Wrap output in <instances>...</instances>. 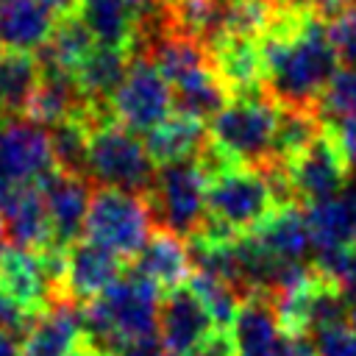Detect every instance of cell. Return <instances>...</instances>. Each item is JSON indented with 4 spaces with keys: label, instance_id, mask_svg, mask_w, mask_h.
Instances as JSON below:
<instances>
[{
    "label": "cell",
    "instance_id": "1",
    "mask_svg": "<svg viewBox=\"0 0 356 356\" xmlns=\"http://www.w3.org/2000/svg\"><path fill=\"white\" fill-rule=\"evenodd\" d=\"M264 92L281 108H317L337 75L339 56L320 11L281 3L259 39Z\"/></svg>",
    "mask_w": 356,
    "mask_h": 356
},
{
    "label": "cell",
    "instance_id": "2",
    "mask_svg": "<svg viewBox=\"0 0 356 356\" xmlns=\"http://www.w3.org/2000/svg\"><path fill=\"white\" fill-rule=\"evenodd\" d=\"M145 53L167 78L172 89L175 111L206 120V117H214L231 100L214 72L211 53L203 42L161 28L147 39Z\"/></svg>",
    "mask_w": 356,
    "mask_h": 356
},
{
    "label": "cell",
    "instance_id": "3",
    "mask_svg": "<svg viewBox=\"0 0 356 356\" xmlns=\"http://www.w3.org/2000/svg\"><path fill=\"white\" fill-rule=\"evenodd\" d=\"M281 120V106L267 95H242L231 97L209 125V142L231 164L264 167L273 159L275 131Z\"/></svg>",
    "mask_w": 356,
    "mask_h": 356
},
{
    "label": "cell",
    "instance_id": "4",
    "mask_svg": "<svg viewBox=\"0 0 356 356\" xmlns=\"http://www.w3.org/2000/svg\"><path fill=\"white\" fill-rule=\"evenodd\" d=\"M156 164L145 147L128 131L120 125L108 111H103L89 131V153H86V175L95 186H111L125 192L145 195L153 186Z\"/></svg>",
    "mask_w": 356,
    "mask_h": 356
},
{
    "label": "cell",
    "instance_id": "5",
    "mask_svg": "<svg viewBox=\"0 0 356 356\" xmlns=\"http://www.w3.org/2000/svg\"><path fill=\"white\" fill-rule=\"evenodd\" d=\"M156 228L150 203L139 192L95 186L86 211V236L106 250L117 253L122 261H134Z\"/></svg>",
    "mask_w": 356,
    "mask_h": 356
},
{
    "label": "cell",
    "instance_id": "6",
    "mask_svg": "<svg viewBox=\"0 0 356 356\" xmlns=\"http://www.w3.org/2000/svg\"><path fill=\"white\" fill-rule=\"evenodd\" d=\"M273 209L278 206L261 167L225 164L209 178L206 217L236 236L256 231Z\"/></svg>",
    "mask_w": 356,
    "mask_h": 356
},
{
    "label": "cell",
    "instance_id": "7",
    "mask_svg": "<svg viewBox=\"0 0 356 356\" xmlns=\"http://www.w3.org/2000/svg\"><path fill=\"white\" fill-rule=\"evenodd\" d=\"M206 192L209 172L200 167L197 159H186L159 167L153 186L145 192V197L150 203L156 225L189 239L206 220Z\"/></svg>",
    "mask_w": 356,
    "mask_h": 356
},
{
    "label": "cell",
    "instance_id": "8",
    "mask_svg": "<svg viewBox=\"0 0 356 356\" xmlns=\"http://www.w3.org/2000/svg\"><path fill=\"white\" fill-rule=\"evenodd\" d=\"M108 114L125 125L128 131H153L156 125H161L172 108V89L167 83V78L159 72V67L153 64V58L139 50L122 78V83L114 89V95L108 97Z\"/></svg>",
    "mask_w": 356,
    "mask_h": 356
},
{
    "label": "cell",
    "instance_id": "9",
    "mask_svg": "<svg viewBox=\"0 0 356 356\" xmlns=\"http://www.w3.org/2000/svg\"><path fill=\"white\" fill-rule=\"evenodd\" d=\"M56 170L50 131L28 117L0 120V189L42 184Z\"/></svg>",
    "mask_w": 356,
    "mask_h": 356
},
{
    "label": "cell",
    "instance_id": "10",
    "mask_svg": "<svg viewBox=\"0 0 356 356\" xmlns=\"http://www.w3.org/2000/svg\"><path fill=\"white\" fill-rule=\"evenodd\" d=\"M284 167H286L289 184L303 206L334 197L350 181V164L328 125L303 153L284 161Z\"/></svg>",
    "mask_w": 356,
    "mask_h": 356
},
{
    "label": "cell",
    "instance_id": "11",
    "mask_svg": "<svg viewBox=\"0 0 356 356\" xmlns=\"http://www.w3.org/2000/svg\"><path fill=\"white\" fill-rule=\"evenodd\" d=\"M0 292L28 317H39L58 303L42 250L0 245Z\"/></svg>",
    "mask_w": 356,
    "mask_h": 356
},
{
    "label": "cell",
    "instance_id": "12",
    "mask_svg": "<svg viewBox=\"0 0 356 356\" xmlns=\"http://www.w3.org/2000/svg\"><path fill=\"white\" fill-rule=\"evenodd\" d=\"M125 267H128V261H122L117 253L106 250L103 245H97L92 239H78L75 245L67 248L61 300L83 306V303L100 298L125 273Z\"/></svg>",
    "mask_w": 356,
    "mask_h": 356
},
{
    "label": "cell",
    "instance_id": "13",
    "mask_svg": "<svg viewBox=\"0 0 356 356\" xmlns=\"http://www.w3.org/2000/svg\"><path fill=\"white\" fill-rule=\"evenodd\" d=\"M217 331L209 309L192 286L170 289L159 309V337L172 356H195Z\"/></svg>",
    "mask_w": 356,
    "mask_h": 356
},
{
    "label": "cell",
    "instance_id": "14",
    "mask_svg": "<svg viewBox=\"0 0 356 356\" xmlns=\"http://www.w3.org/2000/svg\"><path fill=\"white\" fill-rule=\"evenodd\" d=\"M0 225L6 245L44 250L53 245L50 214L44 206L42 186H11L0 189Z\"/></svg>",
    "mask_w": 356,
    "mask_h": 356
},
{
    "label": "cell",
    "instance_id": "15",
    "mask_svg": "<svg viewBox=\"0 0 356 356\" xmlns=\"http://www.w3.org/2000/svg\"><path fill=\"white\" fill-rule=\"evenodd\" d=\"M39 186H42L44 206L50 214L53 245H58V248L75 245L86 225V211H89L95 184L83 175H70V172L53 170Z\"/></svg>",
    "mask_w": 356,
    "mask_h": 356
},
{
    "label": "cell",
    "instance_id": "16",
    "mask_svg": "<svg viewBox=\"0 0 356 356\" xmlns=\"http://www.w3.org/2000/svg\"><path fill=\"white\" fill-rule=\"evenodd\" d=\"M209 53H211L214 72L225 86L228 97L264 92V64H261L259 42L220 33L209 44Z\"/></svg>",
    "mask_w": 356,
    "mask_h": 356
},
{
    "label": "cell",
    "instance_id": "17",
    "mask_svg": "<svg viewBox=\"0 0 356 356\" xmlns=\"http://www.w3.org/2000/svg\"><path fill=\"white\" fill-rule=\"evenodd\" d=\"M136 273H142L147 281H153L159 289H178L192 278V256L184 236H178L170 228L156 225L139 256L128 264Z\"/></svg>",
    "mask_w": 356,
    "mask_h": 356
},
{
    "label": "cell",
    "instance_id": "18",
    "mask_svg": "<svg viewBox=\"0 0 356 356\" xmlns=\"http://www.w3.org/2000/svg\"><path fill=\"white\" fill-rule=\"evenodd\" d=\"M75 14L89 28L97 44L134 53L145 47V28L128 0H78Z\"/></svg>",
    "mask_w": 356,
    "mask_h": 356
},
{
    "label": "cell",
    "instance_id": "19",
    "mask_svg": "<svg viewBox=\"0 0 356 356\" xmlns=\"http://www.w3.org/2000/svg\"><path fill=\"white\" fill-rule=\"evenodd\" d=\"M81 337V306L61 300L31 323L22 337V356H78Z\"/></svg>",
    "mask_w": 356,
    "mask_h": 356
},
{
    "label": "cell",
    "instance_id": "20",
    "mask_svg": "<svg viewBox=\"0 0 356 356\" xmlns=\"http://www.w3.org/2000/svg\"><path fill=\"white\" fill-rule=\"evenodd\" d=\"M284 339L275 306L267 295H250L239 303L231 323V342L236 356H275Z\"/></svg>",
    "mask_w": 356,
    "mask_h": 356
},
{
    "label": "cell",
    "instance_id": "21",
    "mask_svg": "<svg viewBox=\"0 0 356 356\" xmlns=\"http://www.w3.org/2000/svg\"><path fill=\"white\" fill-rule=\"evenodd\" d=\"M206 145H209L206 122L200 117H192L184 111H172L161 125H156L145 136V147L156 167L197 159Z\"/></svg>",
    "mask_w": 356,
    "mask_h": 356
},
{
    "label": "cell",
    "instance_id": "22",
    "mask_svg": "<svg viewBox=\"0 0 356 356\" xmlns=\"http://www.w3.org/2000/svg\"><path fill=\"white\" fill-rule=\"evenodd\" d=\"M250 234L281 261H303V256L314 248L306 220V206L300 203L273 209L264 217V222Z\"/></svg>",
    "mask_w": 356,
    "mask_h": 356
},
{
    "label": "cell",
    "instance_id": "23",
    "mask_svg": "<svg viewBox=\"0 0 356 356\" xmlns=\"http://www.w3.org/2000/svg\"><path fill=\"white\" fill-rule=\"evenodd\" d=\"M134 50H122V47H108V44H95V50L86 56V61L78 67L75 86L83 95V100L106 106L108 97L114 95V89L122 83L131 61H134Z\"/></svg>",
    "mask_w": 356,
    "mask_h": 356
},
{
    "label": "cell",
    "instance_id": "24",
    "mask_svg": "<svg viewBox=\"0 0 356 356\" xmlns=\"http://www.w3.org/2000/svg\"><path fill=\"white\" fill-rule=\"evenodd\" d=\"M42 58L31 50H0V120L25 117L28 100L42 81Z\"/></svg>",
    "mask_w": 356,
    "mask_h": 356
},
{
    "label": "cell",
    "instance_id": "25",
    "mask_svg": "<svg viewBox=\"0 0 356 356\" xmlns=\"http://www.w3.org/2000/svg\"><path fill=\"white\" fill-rule=\"evenodd\" d=\"M42 67H44V64H42ZM83 106H86V100H83V95L78 92L75 78L44 67L42 81H39V86L33 89L31 100H28L25 117H28L31 122L42 125V128H53V125L70 120L72 114H78Z\"/></svg>",
    "mask_w": 356,
    "mask_h": 356
},
{
    "label": "cell",
    "instance_id": "26",
    "mask_svg": "<svg viewBox=\"0 0 356 356\" xmlns=\"http://www.w3.org/2000/svg\"><path fill=\"white\" fill-rule=\"evenodd\" d=\"M95 36L89 33V28L81 22L78 14H67L56 19V28L47 39V44L42 47V64L47 70L64 72V75H75L78 67L86 61V56L95 50Z\"/></svg>",
    "mask_w": 356,
    "mask_h": 356
},
{
    "label": "cell",
    "instance_id": "27",
    "mask_svg": "<svg viewBox=\"0 0 356 356\" xmlns=\"http://www.w3.org/2000/svg\"><path fill=\"white\" fill-rule=\"evenodd\" d=\"M281 0H225L222 33L259 42L270 28Z\"/></svg>",
    "mask_w": 356,
    "mask_h": 356
},
{
    "label": "cell",
    "instance_id": "28",
    "mask_svg": "<svg viewBox=\"0 0 356 356\" xmlns=\"http://www.w3.org/2000/svg\"><path fill=\"white\" fill-rule=\"evenodd\" d=\"M189 286H192V292L203 300V306L209 309V314H211L217 331H228V334H231V323H234L236 309H239V303H242V298L236 295V289L228 286L225 281H220V278H214V275H209V273H197V270L192 273Z\"/></svg>",
    "mask_w": 356,
    "mask_h": 356
},
{
    "label": "cell",
    "instance_id": "29",
    "mask_svg": "<svg viewBox=\"0 0 356 356\" xmlns=\"http://www.w3.org/2000/svg\"><path fill=\"white\" fill-rule=\"evenodd\" d=\"M312 264L345 298L356 300V242L342 245V248H331V250H317V259Z\"/></svg>",
    "mask_w": 356,
    "mask_h": 356
},
{
    "label": "cell",
    "instance_id": "30",
    "mask_svg": "<svg viewBox=\"0 0 356 356\" xmlns=\"http://www.w3.org/2000/svg\"><path fill=\"white\" fill-rule=\"evenodd\" d=\"M323 122H339L345 117L356 114V70L342 67L325 86L320 106H317Z\"/></svg>",
    "mask_w": 356,
    "mask_h": 356
},
{
    "label": "cell",
    "instance_id": "31",
    "mask_svg": "<svg viewBox=\"0 0 356 356\" xmlns=\"http://www.w3.org/2000/svg\"><path fill=\"white\" fill-rule=\"evenodd\" d=\"M325 22L339 61L356 70V0H345Z\"/></svg>",
    "mask_w": 356,
    "mask_h": 356
},
{
    "label": "cell",
    "instance_id": "32",
    "mask_svg": "<svg viewBox=\"0 0 356 356\" xmlns=\"http://www.w3.org/2000/svg\"><path fill=\"white\" fill-rule=\"evenodd\" d=\"M312 342L317 356H356V331H350L348 325L317 331L312 334Z\"/></svg>",
    "mask_w": 356,
    "mask_h": 356
},
{
    "label": "cell",
    "instance_id": "33",
    "mask_svg": "<svg viewBox=\"0 0 356 356\" xmlns=\"http://www.w3.org/2000/svg\"><path fill=\"white\" fill-rule=\"evenodd\" d=\"M36 317H28V314H22L3 292H0V331H8V334H17V337H25L28 334V328H31V323H33Z\"/></svg>",
    "mask_w": 356,
    "mask_h": 356
},
{
    "label": "cell",
    "instance_id": "34",
    "mask_svg": "<svg viewBox=\"0 0 356 356\" xmlns=\"http://www.w3.org/2000/svg\"><path fill=\"white\" fill-rule=\"evenodd\" d=\"M325 125L334 131V136H337V142H339V147H342V153L353 170L356 167V114L345 117L339 122H325Z\"/></svg>",
    "mask_w": 356,
    "mask_h": 356
},
{
    "label": "cell",
    "instance_id": "35",
    "mask_svg": "<svg viewBox=\"0 0 356 356\" xmlns=\"http://www.w3.org/2000/svg\"><path fill=\"white\" fill-rule=\"evenodd\" d=\"M120 356H172L167 350V345L161 342L159 334H150V337H142V339H134V342H125Z\"/></svg>",
    "mask_w": 356,
    "mask_h": 356
},
{
    "label": "cell",
    "instance_id": "36",
    "mask_svg": "<svg viewBox=\"0 0 356 356\" xmlns=\"http://www.w3.org/2000/svg\"><path fill=\"white\" fill-rule=\"evenodd\" d=\"M0 356H22V342L17 334L0 331Z\"/></svg>",
    "mask_w": 356,
    "mask_h": 356
},
{
    "label": "cell",
    "instance_id": "37",
    "mask_svg": "<svg viewBox=\"0 0 356 356\" xmlns=\"http://www.w3.org/2000/svg\"><path fill=\"white\" fill-rule=\"evenodd\" d=\"M42 6L56 17H67V14H75L78 0H42Z\"/></svg>",
    "mask_w": 356,
    "mask_h": 356
},
{
    "label": "cell",
    "instance_id": "38",
    "mask_svg": "<svg viewBox=\"0 0 356 356\" xmlns=\"http://www.w3.org/2000/svg\"><path fill=\"white\" fill-rule=\"evenodd\" d=\"M348 328L356 331V300L350 303V312H348Z\"/></svg>",
    "mask_w": 356,
    "mask_h": 356
},
{
    "label": "cell",
    "instance_id": "39",
    "mask_svg": "<svg viewBox=\"0 0 356 356\" xmlns=\"http://www.w3.org/2000/svg\"><path fill=\"white\" fill-rule=\"evenodd\" d=\"M350 178H356V167H353V170H350Z\"/></svg>",
    "mask_w": 356,
    "mask_h": 356
},
{
    "label": "cell",
    "instance_id": "40",
    "mask_svg": "<svg viewBox=\"0 0 356 356\" xmlns=\"http://www.w3.org/2000/svg\"><path fill=\"white\" fill-rule=\"evenodd\" d=\"M0 239H3V225H0Z\"/></svg>",
    "mask_w": 356,
    "mask_h": 356
}]
</instances>
